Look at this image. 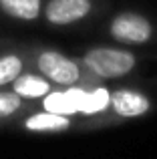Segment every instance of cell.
<instances>
[{
  "instance_id": "7",
  "label": "cell",
  "mask_w": 157,
  "mask_h": 159,
  "mask_svg": "<svg viewBox=\"0 0 157 159\" xmlns=\"http://www.w3.org/2000/svg\"><path fill=\"white\" fill-rule=\"evenodd\" d=\"M71 125L69 115H59L52 111H44V113H36L30 115L24 123V127L28 131H36V133H56V131H65Z\"/></svg>"
},
{
  "instance_id": "10",
  "label": "cell",
  "mask_w": 157,
  "mask_h": 159,
  "mask_svg": "<svg viewBox=\"0 0 157 159\" xmlns=\"http://www.w3.org/2000/svg\"><path fill=\"white\" fill-rule=\"evenodd\" d=\"M111 101V93L107 89H95V91H87L85 93V101H83L81 113L85 115H93V113L103 111Z\"/></svg>"
},
{
  "instance_id": "11",
  "label": "cell",
  "mask_w": 157,
  "mask_h": 159,
  "mask_svg": "<svg viewBox=\"0 0 157 159\" xmlns=\"http://www.w3.org/2000/svg\"><path fill=\"white\" fill-rule=\"evenodd\" d=\"M22 73V61L16 54L0 57V87L14 83V79Z\"/></svg>"
},
{
  "instance_id": "1",
  "label": "cell",
  "mask_w": 157,
  "mask_h": 159,
  "mask_svg": "<svg viewBox=\"0 0 157 159\" xmlns=\"http://www.w3.org/2000/svg\"><path fill=\"white\" fill-rule=\"evenodd\" d=\"M85 66L99 79H121L129 75L135 69V58L133 52L121 51V48H111V47H97L91 48L85 54Z\"/></svg>"
},
{
  "instance_id": "2",
  "label": "cell",
  "mask_w": 157,
  "mask_h": 159,
  "mask_svg": "<svg viewBox=\"0 0 157 159\" xmlns=\"http://www.w3.org/2000/svg\"><path fill=\"white\" fill-rule=\"evenodd\" d=\"M109 32L115 40L127 44H145L153 36V26L137 12H121L111 20Z\"/></svg>"
},
{
  "instance_id": "8",
  "label": "cell",
  "mask_w": 157,
  "mask_h": 159,
  "mask_svg": "<svg viewBox=\"0 0 157 159\" xmlns=\"http://www.w3.org/2000/svg\"><path fill=\"white\" fill-rule=\"evenodd\" d=\"M14 93L20 99H40L51 93V85L34 75H18L14 79Z\"/></svg>"
},
{
  "instance_id": "12",
  "label": "cell",
  "mask_w": 157,
  "mask_h": 159,
  "mask_svg": "<svg viewBox=\"0 0 157 159\" xmlns=\"http://www.w3.org/2000/svg\"><path fill=\"white\" fill-rule=\"evenodd\" d=\"M18 109H20V97L14 91L0 93V119H6V117L14 115Z\"/></svg>"
},
{
  "instance_id": "4",
  "label": "cell",
  "mask_w": 157,
  "mask_h": 159,
  "mask_svg": "<svg viewBox=\"0 0 157 159\" xmlns=\"http://www.w3.org/2000/svg\"><path fill=\"white\" fill-rule=\"evenodd\" d=\"M91 8V0H48L44 8V18L55 26H69L89 16Z\"/></svg>"
},
{
  "instance_id": "9",
  "label": "cell",
  "mask_w": 157,
  "mask_h": 159,
  "mask_svg": "<svg viewBox=\"0 0 157 159\" xmlns=\"http://www.w3.org/2000/svg\"><path fill=\"white\" fill-rule=\"evenodd\" d=\"M0 8L18 20H36L40 16V0H0Z\"/></svg>"
},
{
  "instance_id": "6",
  "label": "cell",
  "mask_w": 157,
  "mask_h": 159,
  "mask_svg": "<svg viewBox=\"0 0 157 159\" xmlns=\"http://www.w3.org/2000/svg\"><path fill=\"white\" fill-rule=\"evenodd\" d=\"M85 93L83 89H69L65 93H48L44 97V109L59 115H75L83 109L85 101Z\"/></svg>"
},
{
  "instance_id": "5",
  "label": "cell",
  "mask_w": 157,
  "mask_h": 159,
  "mask_svg": "<svg viewBox=\"0 0 157 159\" xmlns=\"http://www.w3.org/2000/svg\"><path fill=\"white\" fill-rule=\"evenodd\" d=\"M109 105L113 107V111L121 117H141L149 111V99L139 91H131V89H117L111 93V101Z\"/></svg>"
},
{
  "instance_id": "3",
  "label": "cell",
  "mask_w": 157,
  "mask_h": 159,
  "mask_svg": "<svg viewBox=\"0 0 157 159\" xmlns=\"http://www.w3.org/2000/svg\"><path fill=\"white\" fill-rule=\"evenodd\" d=\"M38 69L48 81L56 83V85H65L71 87L75 85L81 77V70H78V65L73 58L65 57L63 52L56 51H44L40 52L38 57Z\"/></svg>"
}]
</instances>
